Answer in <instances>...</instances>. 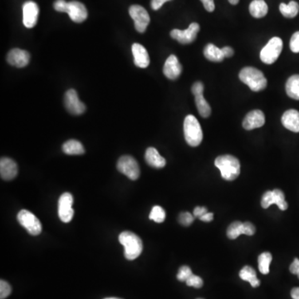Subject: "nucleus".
I'll return each instance as SVG.
<instances>
[{
    "label": "nucleus",
    "mask_w": 299,
    "mask_h": 299,
    "mask_svg": "<svg viewBox=\"0 0 299 299\" xmlns=\"http://www.w3.org/2000/svg\"><path fill=\"white\" fill-rule=\"evenodd\" d=\"M214 165L221 170V176L226 181H234L241 174V163L233 155H224L215 159Z\"/></svg>",
    "instance_id": "f257e3e1"
},
{
    "label": "nucleus",
    "mask_w": 299,
    "mask_h": 299,
    "mask_svg": "<svg viewBox=\"0 0 299 299\" xmlns=\"http://www.w3.org/2000/svg\"><path fill=\"white\" fill-rule=\"evenodd\" d=\"M238 76L241 81L246 84L253 92H260L265 89L268 84L264 73L253 67L243 68Z\"/></svg>",
    "instance_id": "f03ea898"
},
{
    "label": "nucleus",
    "mask_w": 299,
    "mask_h": 299,
    "mask_svg": "<svg viewBox=\"0 0 299 299\" xmlns=\"http://www.w3.org/2000/svg\"><path fill=\"white\" fill-rule=\"evenodd\" d=\"M119 242L124 246V255L128 260L138 258L143 250V244L139 236L131 231H124L119 235Z\"/></svg>",
    "instance_id": "7ed1b4c3"
},
{
    "label": "nucleus",
    "mask_w": 299,
    "mask_h": 299,
    "mask_svg": "<svg viewBox=\"0 0 299 299\" xmlns=\"http://www.w3.org/2000/svg\"><path fill=\"white\" fill-rule=\"evenodd\" d=\"M184 133L188 145L198 147L203 140V131L199 121L193 115H188L184 122Z\"/></svg>",
    "instance_id": "20e7f679"
},
{
    "label": "nucleus",
    "mask_w": 299,
    "mask_h": 299,
    "mask_svg": "<svg viewBox=\"0 0 299 299\" xmlns=\"http://www.w3.org/2000/svg\"><path fill=\"white\" fill-rule=\"evenodd\" d=\"M282 50H283V41L281 38L277 37H273L261 50L260 59L264 64H274L281 54Z\"/></svg>",
    "instance_id": "39448f33"
},
{
    "label": "nucleus",
    "mask_w": 299,
    "mask_h": 299,
    "mask_svg": "<svg viewBox=\"0 0 299 299\" xmlns=\"http://www.w3.org/2000/svg\"><path fill=\"white\" fill-rule=\"evenodd\" d=\"M18 221L23 227L28 230L31 235H38L42 232V224L39 220L29 210H23L18 214Z\"/></svg>",
    "instance_id": "423d86ee"
},
{
    "label": "nucleus",
    "mask_w": 299,
    "mask_h": 299,
    "mask_svg": "<svg viewBox=\"0 0 299 299\" xmlns=\"http://www.w3.org/2000/svg\"><path fill=\"white\" fill-rule=\"evenodd\" d=\"M117 169L121 173L127 175L132 181L137 180L140 176V167L137 162L130 155H123L118 160Z\"/></svg>",
    "instance_id": "0eeeda50"
},
{
    "label": "nucleus",
    "mask_w": 299,
    "mask_h": 299,
    "mask_svg": "<svg viewBox=\"0 0 299 299\" xmlns=\"http://www.w3.org/2000/svg\"><path fill=\"white\" fill-rule=\"evenodd\" d=\"M129 13L134 20L136 31L139 33H145L151 22V18L147 10L141 5H131L129 9Z\"/></svg>",
    "instance_id": "6e6552de"
},
{
    "label": "nucleus",
    "mask_w": 299,
    "mask_h": 299,
    "mask_svg": "<svg viewBox=\"0 0 299 299\" xmlns=\"http://www.w3.org/2000/svg\"><path fill=\"white\" fill-rule=\"evenodd\" d=\"M204 89H205V87H204L203 83L201 82H196L193 84L191 91L194 94L195 105H196L200 115L202 117L207 118L211 114V107H210V104L207 103V101L204 97Z\"/></svg>",
    "instance_id": "1a4fd4ad"
},
{
    "label": "nucleus",
    "mask_w": 299,
    "mask_h": 299,
    "mask_svg": "<svg viewBox=\"0 0 299 299\" xmlns=\"http://www.w3.org/2000/svg\"><path fill=\"white\" fill-rule=\"evenodd\" d=\"M73 197L70 193H64L58 201V216L64 223H69L74 215L72 209Z\"/></svg>",
    "instance_id": "9d476101"
},
{
    "label": "nucleus",
    "mask_w": 299,
    "mask_h": 299,
    "mask_svg": "<svg viewBox=\"0 0 299 299\" xmlns=\"http://www.w3.org/2000/svg\"><path fill=\"white\" fill-rule=\"evenodd\" d=\"M273 204L277 205L281 210H286L288 206L285 201V195L282 190L275 189L273 191H267L264 193L261 201V206L264 209H268Z\"/></svg>",
    "instance_id": "9b49d317"
},
{
    "label": "nucleus",
    "mask_w": 299,
    "mask_h": 299,
    "mask_svg": "<svg viewBox=\"0 0 299 299\" xmlns=\"http://www.w3.org/2000/svg\"><path fill=\"white\" fill-rule=\"evenodd\" d=\"M199 24L197 23H192L186 30L173 29L170 32V36L173 39L177 40L181 44H189L196 39L197 34L199 33Z\"/></svg>",
    "instance_id": "f8f14e48"
},
{
    "label": "nucleus",
    "mask_w": 299,
    "mask_h": 299,
    "mask_svg": "<svg viewBox=\"0 0 299 299\" xmlns=\"http://www.w3.org/2000/svg\"><path fill=\"white\" fill-rule=\"evenodd\" d=\"M64 104L68 112L73 115H81L85 112V104L80 101L74 89L67 91L64 96Z\"/></svg>",
    "instance_id": "ddd939ff"
},
{
    "label": "nucleus",
    "mask_w": 299,
    "mask_h": 299,
    "mask_svg": "<svg viewBox=\"0 0 299 299\" xmlns=\"http://www.w3.org/2000/svg\"><path fill=\"white\" fill-rule=\"evenodd\" d=\"M39 13L38 5L33 1H27L23 5V23L28 29H32L37 23Z\"/></svg>",
    "instance_id": "4468645a"
},
{
    "label": "nucleus",
    "mask_w": 299,
    "mask_h": 299,
    "mask_svg": "<svg viewBox=\"0 0 299 299\" xmlns=\"http://www.w3.org/2000/svg\"><path fill=\"white\" fill-rule=\"evenodd\" d=\"M71 19L75 23H83L88 18V10L85 5L78 1H71L68 2V6L66 9Z\"/></svg>",
    "instance_id": "2eb2a0df"
},
{
    "label": "nucleus",
    "mask_w": 299,
    "mask_h": 299,
    "mask_svg": "<svg viewBox=\"0 0 299 299\" xmlns=\"http://www.w3.org/2000/svg\"><path fill=\"white\" fill-rule=\"evenodd\" d=\"M7 61L10 65L17 68H24L29 64L30 54L27 51L19 48H13L8 53Z\"/></svg>",
    "instance_id": "dca6fc26"
},
{
    "label": "nucleus",
    "mask_w": 299,
    "mask_h": 299,
    "mask_svg": "<svg viewBox=\"0 0 299 299\" xmlns=\"http://www.w3.org/2000/svg\"><path fill=\"white\" fill-rule=\"evenodd\" d=\"M163 72L165 76L170 80L178 78L182 72V66L175 55H170L165 63Z\"/></svg>",
    "instance_id": "f3484780"
},
{
    "label": "nucleus",
    "mask_w": 299,
    "mask_h": 299,
    "mask_svg": "<svg viewBox=\"0 0 299 299\" xmlns=\"http://www.w3.org/2000/svg\"><path fill=\"white\" fill-rule=\"evenodd\" d=\"M265 123V116L264 112L260 110H254L247 114L243 121V127L245 130L256 129L263 127Z\"/></svg>",
    "instance_id": "a211bd4d"
},
{
    "label": "nucleus",
    "mask_w": 299,
    "mask_h": 299,
    "mask_svg": "<svg viewBox=\"0 0 299 299\" xmlns=\"http://www.w3.org/2000/svg\"><path fill=\"white\" fill-rule=\"evenodd\" d=\"M0 175L5 181H11L18 175V166L10 158L4 157L0 161Z\"/></svg>",
    "instance_id": "6ab92c4d"
},
{
    "label": "nucleus",
    "mask_w": 299,
    "mask_h": 299,
    "mask_svg": "<svg viewBox=\"0 0 299 299\" xmlns=\"http://www.w3.org/2000/svg\"><path fill=\"white\" fill-rule=\"evenodd\" d=\"M134 56V64L138 68H146L150 64V57L147 49L139 44H134L131 48Z\"/></svg>",
    "instance_id": "aec40b11"
},
{
    "label": "nucleus",
    "mask_w": 299,
    "mask_h": 299,
    "mask_svg": "<svg viewBox=\"0 0 299 299\" xmlns=\"http://www.w3.org/2000/svg\"><path fill=\"white\" fill-rule=\"evenodd\" d=\"M282 124L285 128L293 131L299 132V112L297 110H288L282 116Z\"/></svg>",
    "instance_id": "412c9836"
},
{
    "label": "nucleus",
    "mask_w": 299,
    "mask_h": 299,
    "mask_svg": "<svg viewBox=\"0 0 299 299\" xmlns=\"http://www.w3.org/2000/svg\"><path fill=\"white\" fill-rule=\"evenodd\" d=\"M145 159L149 166H152L154 168H163L166 166V162L164 157L160 155L156 149L154 147H149L146 151Z\"/></svg>",
    "instance_id": "4be33fe9"
},
{
    "label": "nucleus",
    "mask_w": 299,
    "mask_h": 299,
    "mask_svg": "<svg viewBox=\"0 0 299 299\" xmlns=\"http://www.w3.org/2000/svg\"><path fill=\"white\" fill-rule=\"evenodd\" d=\"M269 7L264 0H253L249 5V13L253 18H261L266 16Z\"/></svg>",
    "instance_id": "5701e85b"
},
{
    "label": "nucleus",
    "mask_w": 299,
    "mask_h": 299,
    "mask_svg": "<svg viewBox=\"0 0 299 299\" xmlns=\"http://www.w3.org/2000/svg\"><path fill=\"white\" fill-rule=\"evenodd\" d=\"M204 55L209 61L221 63L225 58L221 48H217L214 44H207L204 49Z\"/></svg>",
    "instance_id": "b1692460"
},
{
    "label": "nucleus",
    "mask_w": 299,
    "mask_h": 299,
    "mask_svg": "<svg viewBox=\"0 0 299 299\" xmlns=\"http://www.w3.org/2000/svg\"><path fill=\"white\" fill-rule=\"evenodd\" d=\"M240 277L244 281L249 282L253 288H257L260 285V280H258L255 270L252 267H244L240 272Z\"/></svg>",
    "instance_id": "393cba45"
},
{
    "label": "nucleus",
    "mask_w": 299,
    "mask_h": 299,
    "mask_svg": "<svg viewBox=\"0 0 299 299\" xmlns=\"http://www.w3.org/2000/svg\"><path fill=\"white\" fill-rule=\"evenodd\" d=\"M286 92L288 96L294 100H299V75H293L286 83Z\"/></svg>",
    "instance_id": "a878e982"
},
{
    "label": "nucleus",
    "mask_w": 299,
    "mask_h": 299,
    "mask_svg": "<svg viewBox=\"0 0 299 299\" xmlns=\"http://www.w3.org/2000/svg\"><path fill=\"white\" fill-rule=\"evenodd\" d=\"M63 151L67 155H83L85 152L84 147L81 142L76 140H69L63 146Z\"/></svg>",
    "instance_id": "bb28decb"
},
{
    "label": "nucleus",
    "mask_w": 299,
    "mask_h": 299,
    "mask_svg": "<svg viewBox=\"0 0 299 299\" xmlns=\"http://www.w3.org/2000/svg\"><path fill=\"white\" fill-rule=\"evenodd\" d=\"M280 10L285 18H295L299 12V5L295 1H291L288 5L282 3L280 6Z\"/></svg>",
    "instance_id": "cd10ccee"
},
{
    "label": "nucleus",
    "mask_w": 299,
    "mask_h": 299,
    "mask_svg": "<svg viewBox=\"0 0 299 299\" xmlns=\"http://www.w3.org/2000/svg\"><path fill=\"white\" fill-rule=\"evenodd\" d=\"M272 254L269 252H264L258 256V269L263 274L269 273V265L272 262Z\"/></svg>",
    "instance_id": "c85d7f7f"
},
{
    "label": "nucleus",
    "mask_w": 299,
    "mask_h": 299,
    "mask_svg": "<svg viewBox=\"0 0 299 299\" xmlns=\"http://www.w3.org/2000/svg\"><path fill=\"white\" fill-rule=\"evenodd\" d=\"M241 234H245V225L242 222L236 221L229 225L227 229L228 238L235 240Z\"/></svg>",
    "instance_id": "c756f323"
},
{
    "label": "nucleus",
    "mask_w": 299,
    "mask_h": 299,
    "mask_svg": "<svg viewBox=\"0 0 299 299\" xmlns=\"http://www.w3.org/2000/svg\"><path fill=\"white\" fill-rule=\"evenodd\" d=\"M149 218L156 223H162V222H164L165 218H166V212H165L164 209L161 206H154L151 210V214L149 215Z\"/></svg>",
    "instance_id": "7c9ffc66"
},
{
    "label": "nucleus",
    "mask_w": 299,
    "mask_h": 299,
    "mask_svg": "<svg viewBox=\"0 0 299 299\" xmlns=\"http://www.w3.org/2000/svg\"><path fill=\"white\" fill-rule=\"evenodd\" d=\"M192 274V271L190 269V267L185 265V266L180 268L178 273H177V280L181 282H186Z\"/></svg>",
    "instance_id": "2f4dec72"
},
{
    "label": "nucleus",
    "mask_w": 299,
    "mask_h": 299,
    "mask_svg": "<svg viewBox=\"0 0 299 299\" xmlns=\"http://www.w3.org/2000/svg\"><path fill=\"white\" fill-rule=\"evenodd\" d=\"M194 218V214H191L189 212H184L180 214L178 221L181 225H184V226H189L193 223Z\"/></svg>",
    "instance_id": "473e14b6"
},
{
    "label": "nucleus",
    "mask_w": 299,
    "mask_h": 299,
    "mask_svg": "<svg viewBox=\"0 0 299 299\" xmlns=\"http://www.w3.org/2000/svg\"><path fill=\"white\" fill-rule=\"evenodd\" d=\"M12 292L11 286L5 280L0 281V298L5 299L9 297Z\"/></svg>",
    "instance_id": "72a5a7b5"
},
{
    "label": "nucleus",
    "mask_w": 299,
    "mask_h": 299,
    "mask_svg": "<svg viewBox=\"0 0 299 299\" xmlns=\"http://www.w3.org/2000/svg\"><path fill=\"white\" fill-rule=\"evenodd\" d=\"M186 283L188 286L194 287L195 288H201L204 284L202 278L199 276L194 275V274L190 276Z\"/></svg>",
    "instance_id": "f704fd0d"
},
{
    "label": "nucleus",
    "mask_w": 299,
    "mask_h": 299,
    "mask_svg": "<svg viewBox=\"0 0 299 299\" xmlns=\"http://www.w3.org/2000/svg\"><path fill=\"white\" fill-rule=\"evenodd\" d=\"M290 49L293 53H299V31L293 33L291 37Z\"/></svg>",
    "instance_id": "c9c22d12"
},
{
    "label": "nucleus",
    "mask_w": 299,
    "mask_h": 299,
    "mask_svg": "<svg viewBox=\"0 0 299 299\" xmlns=\"http://www.w3.org/2000/svg\"><path fill=\"white\" fill-rule=\"evenodd\" d=\"M67 6H68V2H66L65 0H56L53 4L55 10L60 13H66Z\"/></svg>",
    "instance_id": "e433bc0d"
},
{
    "label": "nucleus",
    "mask_w": 299,
    "mask_h": 299,
    "mask_svg": "<svg viewBox=\"0 0 299 299\" xmlns=\"http://www.w3.org/2000/svg\"><path fill=\"white\" fill-rule=\"evenodd\" d=\"M289 270H290L291 273L295 275H297L299 280V260L298 258H295L293 260V262L291 264L290 267H289Z\"/></svg>",
    "instance_id": "4c0bfd02"
},
{
    "label": "nucleus",
    "mask_w": 299,
    "mask_h": 299,
    "mask_svg": "<svg viewBox=\"0 0 299 299\" xmlns=\"http://www.w3.org/2000/svg\"><path fill=\"white\" fill-rule=\"evenodd\" d=\"M201 1L208 12L211 13V12L214 11V9H215L214 0H201Z\"/></svg>",
    "instance_id": "58836bf2"
},
{
    "label": "nucleus",
    "mask_w": 299,
    "mask_h": 299,
    "mask_svg": "<svg viewBox=\"0 0 299 299\" xmlns=\"http://www.w3.org/2000/svg\"><path fill=\"white\" fill-rule=\"evenodd\" d=\"M170 0H151V6L154 10H158L161 9L165 3L168 2Z\"/></svg>",
    "instance_id": "ea45409f"
},
{
    "label": "nucleus",
    "mask_w": 299,
    "mask_h": 299,
    "mask_svg": "<svg viewBox=\"0 0 299 299\" xmlns=\"http://www.w3.org/2000/svg\"><path fill=\"white\" fill-rule=\"evenodd\" d=\"M208 213L207 209L206 207H200V206H197L194 210V216L195 218H201V217L203 216L204 214H206Z\"/></svg>",
    "instance_id": "a19ab883"
},
{
    "label": "nucleus",
    "mask_w": 299,
    "mask_h": 299,
    "mask_svg": "<svg viewBox=\"0 0 299 299\" xmlns=\"http://www.w3.org/2000/svg\"><path fill=\"white\" fill-rule=\"evenodd\" d=\"M221 50L223 52L225 57H231L234 53V49L230 47H224L223 48H221Z\"/></svg>",
    "instance_id": "79ce46f5"
},
{
    "label": "nucleus",
    "mask_w": 299,
    "mask_h": 299,
    "mask_svg": "<svg viewBox=\"0 0 299 299\" xmlns=\"http://www.w3.org/2000/svg\"><path fill=\"white\" fill-rule=\"evenodd\" d=\"M200 220L201 221H204V222H206V223H209V222H211L214 220V214L208 212L206 214H204L203 216L201 217Z\"/></svg>",
    "instance_id": "37998d69"
},
{
    "label": "nucleus",
    "mask_w": 299,
    "mask_h": 299,
    "mask_svg": "<svg viewBox=\"0 0 299 299\" xmlns=\"http://www.w3.org/2000/svg\"><path fill=\"white\" fill-rule=\"evenodd\" d=\"M291 297L293 299H299V288H293L291 291Z\"/></svg>",
    "instance_id": "c03bdc74"
},
{
    "label": "nucleus",
    "mask_w": 299,
    "mask_h": 299,
    "mask_svg": "<svg viewBox=\"0 0 299 299\" xmlns=\"http://www.w3.org/2000/svg\"><path fill=\"white\" fill-rule=\"evenodd\" d=\"M229 2L233 5H238L240 0H229Z\"/></svg>",
    "instance_id": "a18cd8bd"
},
{
    "label": "nucleus",
    "mask_w": 299,
    "mask_h": 299,
    "mask_svg": "<svg viewBox=\"0 0 299 299\" xmlns=\"http://www.w3.org/2000/svg\"><path fill=\"white\" fill-rule=\"evenodd\" d=\"M104 299H122V298H118V297H107V298Z\"/></svg>",
    "instance_id": "49530a36"
},
{
    "label": "nucleus",
    "mask_w": 299,
    "mask_h": 299,
    "mask_svg": "<svg viewBox=\"0 0 299 299\" xmlns=\"http://www.w3.org/2000/svg\"><path fill=\"white\" fill-rule=\"evenodd\" d=\"M197 299H204V298H197Z\"/></svg>",
    "instance_id": "de8ad7c7"
}]
</instances>
